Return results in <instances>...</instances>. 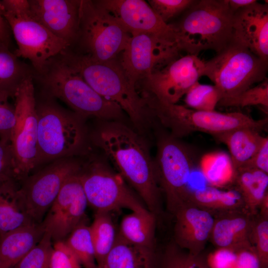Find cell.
Returning <instances> with one entry per match:
<instances>
[{"label":"cell","mask_w":268,"mask_h":268,"mask_svg":"<svg viewBox=\"0 0 268 268\" xmlns=\"http://www.w3.org/2000/svg\"><path fill=\"white\" fill-rule=\"evenodd\" d=\"M97 122L89 130L91 144L101 150L116 172L138 194L147 209L156 215L159 214L161 192L144 135L125 122Z\"/></svg>","instance_id":"6da1fadb"},{"label":"cell","mask_w":268,"mask_h":268,"mask_svg":"<svg viewBox=\"0 0 268 268\" xmlns=\"http://www.w3.org/2000/svg\"><path fill=\"white\" fill-rule=\"evenodd\" d=\"M65 61L100 95L119 105L133 127L144 135L154 124L144 98L129 80L118 59L99 62L68 49Z\"/></svg>","instance_id":"7a4b0ae2"},{"label":"cell","mask_w":268,"mask_h":268,"mask_svg":"<svg viewBox=\"0 0 268 268\" xmlns=\"http://www.w3.org/2000/svg\"><path fill=\"white\" fill-rule=\"evenodd\" d=\"M38 120L37 167L56 160L91 153L86 120L43 94L36 99Z\"/></svg>","instance_id":"3957f363"},{"label":"cell","mask_w":268,"mask_h":268,"mask_svg":"<svg viewBox=\"0 0 268 268\" xmlns=\"http://www.w3.org/2000/svg\"><path fill=\"white\" fill-rule=\"evenodd\" d=\"M33 79L40 84L43 94L64 102L83 118L98 121L125 122L120 106L98 94L63 58L61 54L50 59Z\"/></svg>","instance_id":"277c9868"},{"label":"cell","mask_w":268,"mask_h":268,"mask_svg":"<svg viewBox=\"0 0 268 268\" xmlns=\"http://www.w3.org/2000/svg\"><path fill=\"white\" fill-rule=\"evenodd\" d=\"M180 19L170 24L180 51L198 56L220 52L231 41L232 18L227 0H195Z\"/></svg>","instance_id":"5b68a950"},{"label":"cell","mask_w":268,"mask_h":268,"mask_svg":"<svg viewBox=\"0 0 268 268\" xmlns=\"http://www.w3.org/2000/svg\"><path fill=\"white\" fill-rule=\"evenodd\" d=\"M143 97L154 120L177 138L197 132L213 136L240 128H250L260 132L268 127V118L256 120L239 112L197 111L177 104L163 103L147 95Z\"/></svg>","instance_id":"8992f818"},{"label":"cell","mask_w":268,"mask_h":268,"mask_svg":"<svg viewBox=\"0 0 268 268\" xmlns=\"http://www.w3.org/2000/svg\"><path fill=\"white\" fill-rule=\"evenodd\" d=\"M131 34L98 0H80L78 31L74 52L99 62L117 59Z\"/></svg>","instance_id":"52a82bcc"},{"label":"cell","mask_w":268,"mask_h":268,"mask_svg":"<svg viewBox=\"0 0 268 268\" xmlns=\"http://www.w3.org/2000/svg\"><path fill=\"white\" fill-rule=\"evenodd\" d=\"M268 61L233 40L212 58L205 61L203 76L219 90L222 99L235 97L267 77Z\"/></svg>","instance_id":"ba28073f"},{"label":"cell","mask_w":268,"mask_h":268,"mask_svg":"<svg viewBox=\"0 0 268 268\" xmlns=\"http://www.w3.org/2000/svg\"><path fill=\"white\" fill-rule=\"evenodd\" d=\"M155 173L168 210L173 215L187 203L188 182L194 162V153L184 143L162 129H155Z\"/></svg>","instance_id":"9c48e42d"},{"label":"cell","mask_w":268,"mask_h":268,"mask_svg":"<svg viewBox=\"0 0 268 268\" xmlns=\"http://www.w3.org/2000/svg\"><path fill=\"white\" fill-rule=\"evenodd\" d=\"M83 160L78 175L88 205L95 212L147 209L105 160L91 154Z\"/></svg>","instance_id":"30bf717a"},{"label":"cell","mask_w":268,"mask_h":268,"mask_svg":"<svg viewBox=\"0 0 268 268\" xmlns=\"http://www.w3.org/2000/svg\"><path fill=\"white\" fill-rule=\"evenodd\" d=\"M33 76L24 80L14 94L15 122L10 146L19 183L37 168L38 120Z\"/></svg>","instance_id":"8fae6325"},{"label":"cell","mask_w":268,"mask_h":268,"mask_svg":"<svg viewBox=\"0 0 268 268\" xmlns=\"http://www.w3.org/2000/svg\"><path fill=\"white\" fill-rule=\"evenodd\" d=\"M83 160L78 157L52 161L19 183V193L31 220L41 223L67 180L78 172Z\"/></svg>","instance_id":"7c38bea8"},{"label":"cell","mask_w":268,"mask_h":268,"mask_svg":"<svg viewBox=\"0 0 268 268\" xmlns=\"http://www.w3.org/2000/svg\"><path fill=\"white\" fill-rule=\"evenodd\" d=\"M0 11L17 43L14 54L19 58L28 60L34 72L41 71L50 59L69 48L67 43L34 19L30 9L23 13L2 9Z\"/></svg>","instance_id":"4fadbf2b"},{"label":"cell","mask_w":268,"mask_h":268,"mask_svg":"<svg viewBox=\"0 0 268 268\" xmlns=\"http://www.w3.org/2000/svg\"><path fill=\"white\" fill-rule=\"evenodd\" d=\"M180 52L175 42L151 33H135L131 34L119 62L135 86L138 81L180 57Z\"/></svg>","instance_id":"5bb4252c"},{"label":"cell","mask_w":268,"mask_h":268,"mask_svg":"<svg viewBox=\"0 0 268 268\" xmlns=\"http://www.w3.org/2000/svg\"><path fill=\"white\" fill-rule=\"evenodd\" d=\"M204 66L205 61L198 56L180 57L143 80V94L163 103L177 104L203 76Z\"/></svg>","instance_id":"9a60e30c"},{"label":"cell","mask_w":268,"mask_h":268,"mask_svg":"<svg viewBox=\"0 0 268 268\" xmlns=\"http://www.w3.org/2000/svg\"><path fill=\"white\" fill-rule=\"evenodd\" d=\"M79 171L65 182L41 222L53 242L65 240L76 227L85 222L88 203Z\"/></svg>","instance_id":"2e32d148"},{"label":"cell","mask_w":268,"mask_h":268,"mask_svg":"<svg viewBox=\"0 0 268 268\" xmlns=\"http://www.w3.org/2000/svg\"><path fill=\"white\" fill-rule=\"evenodd\" d=\"M131 33L145 32L175 42L174 30L143 0H99Z\"/></svg>","instance_id":"e0dca14e"},{"label":"cell","mask_w":268,"mask_h":268,"mask_svg":"<svg viewBox=\"0 0 268 268\" xmlns=\"http://www.w3.org/2000/svg\"><path fill=\"white\" fill-rule=\"evenodd\" d=\"M30 15L71 48L78 34L80 0H28Z\"/></svg>","instance_id":"ac0fdd59"},{"label":"cell","mask_w":268,"mask_h":268,"mask_svg":"<svg viewBox=\"0 0 268 268\" xmlns=\"http://www.w3.org/2000/svg\"><path fill=\"white\" fill-rule=\"evenodd\" d=\"M232 40L268 61V4L258 1L234 12Z\"/></svg>","instance_id":"d6986e66"},{"label":"cell","mask_w":268,"mask_h":268,"mask_svg":"<svg viewBox=\"0 0 268 268\" xmlns=\"http://www.w3.org/2000/svg\"><path fill=\"white\" fill-rule=\"evenodd\" d=\"M174 216L175 244L192 255L201 254L209 240L214 216L189 203L181 207Z\"/></svg>","instance_id":"ffe728a7"},{"label":"cell","mask_w":268,"mask_h":268,"mask_svg":"<svg viewBox=\"0 0 268 268\" xmlns=\"http://www.w3.org/2000/svg\"><path fill=\"white\" fill-rule=\"evenodd\" d=\"M256 216L245 210L214 216L209 240L217 248H227L235 251L253 246L251 237Z\"/></svg>","instance_id":"44dd1931"},{"label":"cell","mask_w":268,"mask_h":268,"mask_svg":"<svg viewBox=\"0 0 268 268\" xmlns=\"http://www.w3.org/2000/svg\"><path fill=\"white\" fill-rule=\"evenodd\" d=\"M44 233L41 223L32 222L0 235V268H13Z\"/></svg>","instance_id":"7402d4cb"},{"label":"cell","mask_w":268,"mask_h":268,"mask_svg":"<svg viewBox=\"0 0 268 268\" xmlns=\"http://www.w3.org/2000/svg\"><path fill=\"white\" fill-rule=\"evenodd\" d=\"M187 203L205 210L213 216L232 211L246 210L242 198L235 188L223 190L209 186L190 190Z\"/></svg>","instance_id":"603a6c76"},{"label":"cell","mask_w":268,"mask_h":268,"mask_svg":"<svg viewBox=\"0 0 268 268\" xmlns=\"http://www.w3.org/2000/svg\"><path fill=\"white\" fill-rule=\"evenodd\" d=\"M233 184L242 198L246 210L257 215L260 203L268 192V174L243 165L235 170Z\"/></svg>","instance_id":"cb8c5ba5"},{"label":"cell","mask_w":268,"mask_h":268,"mask_svg":"<svg viewBox=\"0 0 268 268\" xmlns=\"http://www.w3.org/2000/svg\"><path fill=\"white\" fill-rule=\"evenodd\" d=\"M213 137L228 147L234 170L254 156L264 138L259 131L250 128H237Z\"/></svg>","instance_id":"d4e9b609"},{"label":"cell","mask_w":268,"mask_h":268,"mask_svg":"<svg viewBox=\"0 0 268 268\" xmlns=\"http://www.w3.org/2000/svg\"><path fill=\"white\" fill-rule=\"evenodd\" d=\"M19 189V183L15 179L0 185V235L33 222L26 211Z\"/></svg>","instance_id":"484cf974"},{"label":"cell","mask_w":268,"mask_h":268,"mask_svg":"<svg viewBox=\"0 0 268 268\" xmlns=\"http://www.w3.org/2000/svg\"><path fill=\"white\" fill-rule=\"evenodd\" d=\"M154 249L131 244L117 233L115 243L99 268H154Z\"/></svg>","instance_id":"4316f807"},{"label":"cell","mask_w":268,"mask_h":268,"mask_svg":"<svg viewBox=\"0 0 268 268\" xmlns=\"http://www.w3.org/2000/svg\"><path fill=\"white\" fill-rule=\"evenodd\" d=\"M156 215L147 209L125 215L118 235L124 240L139 246L154 249Z\"/></svg>","instance_id":"83f0119b"},{"label":"cell","mask_w":268,"mask_h":268,"mask_svg":"<svg viewBox=\"0 0 268 268\" xmlns=\"http://www.w3.org/2000/svg\"><path fill=\"white\" fill-rule=\"evenodd\" d=\"M33 72L32 67L21 62L9 46L0 42V91L13 98L20 84L33 76Z\"/></svg>","instance_id":"f1b7e54d"},{"label":"cell","mask_w":268,"mask_h":268,"mask_svg":"<svg viewBox=\"0 0 268 268\" xmlns=\"http://www.w3.org/2000/svg\"><path fill=\"white\" fill-rule=\"evenodd\" d=\"M90 229L99 268L113 248L117 235L110 213L95 212Z\"/></svg>","instance_id":"f546056e"},{"label":"cell","mask_w":268,"mask_h":268,"mask_svg":"<svg viewBox=\"0 0 268 268\" xmlns=\"http://www.w3.org/2000/svg\"><path fill=\"white\" fill-rule=\"evenodd\" d=\"M82 268H98L90 226L85 222L76 227L65 240Z\"/></svg>","instance_id":"4dcf8cb0"},{"label":"cell","mask_w":268,"mask_h":268,"mask_svg":"<svg viewBox=\"0 0 268 268\" xmlns=\"http://www.w3.org/2000/svg\"><path fill=\"white\" fill-rule=\"evenodd\" d=\"M184 97L186 106L201 111H215L222 98L219 90L215 85L201 84L199 81L191 87Z\"/></svg>","instance_id":"1f68e13d"},{"label":"cell","mask_w":268,"mask_h":268,"mask_svg":"<svg viewBox=\"0 0 268 268\" xmlns=\"http://www.w3.org/2000/svg\"><path fill=\"white\" fill-rule=\"evenodd\" d=\"M218 106L225 107L244 108L260 105L265 110L268 109V78L266 77L255 86L231 98L221 99Z\"/></svg>","instance_id":"d6a6232c"},{"label":"cell","mask_w":268,"mask_h":268,"mask_svg":"<svg viewBox=\"0 0 268 268\" xmlns=\"http://www.w3.org/2000/svg\"><path fill=\"white\" fill-rule=\"evenodd\" d=\"M53 242L45 232L38 244L24 256L13 268H49Z\"/></svg>","instance_id":"836d02e7"},{"label":"cell","mask_w":268,"mask_h":268,"mask_svg":"<svg viewBox=\"0 0 268 268\" xmlns=\"http://www.w3.org/2000/svg\"><path fill=\"white\" fill-rule=\"evenodd\" d=\"M163 265L167 268H209L201 254L192 255L175 244L166 250Z\"/></svg>","instance_id":"e575fe53"},{"label":"cell","mask_w":268,"mask_h":268,"mask_svg":"<svg viewBox=\"0 0 268 268\" xmlns=\"http://www.w3.org/2000/svg\"><path fill=\"white\" fill-rule=\"evenodd\" d=\"M251 242L260 263V268H268V219L257 215Z\"/></svg>","instance_id":"d590c367"},{"label":"cell","mask_w":268,"mask_h":268,"mask_svg":"<svg viewBox=\"0 0 268 268\" xmlns=\"http://www.w3.org/2000/svg\"><path fill=\"white\" fill-rule=\"evenodd\" d=\"M195 0H148V3L165 23L183 13Z\"/></svg>","instance_id":"8d00e7d4"},{"label":"cell","mask_w":268,"mask_h":268,"mask_svg":"<svg viewBox=\"0 0 268 268\" xmlns=\"http://www.w3.org/2000/svg\"><path fill=\"white\" fill-rule=\"evenodd\" d=\"M49 268H82L76 256L65 240L53 242Z\"/></svg>","instance_id":"74e56055"},{"label":"cell","mask_w":268,"mask_h":268,"mask_svg":"<svg viewBox=\"0 0 268 268\" xmlns=\"http://www.w3.org/2000/svg\"><path fill=\"white\" fill-rule=\"evenodd\" d=\"M10 98L8 93L0 91V140L8 144L15 122L14 106L9 103Z\"/></svg>","instance_id":"f35d334b"},{"label":"cell","mask_w":268,"mask_h":268,"mask_svg":"<svg viewBox=\"0 0 268 268\" xmlns=\"http://www.w3.org/2000/svg\"><path fill=\"white\" fill-rule=\"evenodd\" d=\"M11 179H15L14 162L10 144L0 140V185Z\"/></svg>","instance_id":"ab89813d"},{"label":"cell","mask_w":268,"mask_h":268,"mask_svg":"<svg viewBox=\"0 0 268 268\" xmlns=\"http://www.w3.org/2000/svg\"><path fill=\"white\" fill-rule=\"evenodd\" d=\"M206 259L209 268H234L236 251L227 248H217Z\"/></svg>","instance_id":"60d3db41"},{"label":"cell","mask_w":268,"mask_h":268,"mask_svg":"<svg viewBox=\"0 0 268 268\" xmlns=\"http://www.w3.org/2000/svg\"><path fill=\"white\" fill-rule=\"evenodd\" d=\"M236 252L234 268H260V263L253 246Z\"/></svg>","instance_id":"b9f144b4"},{"label":"cell","mask_w":268,"mask_h":268,"mask_svg":"<svg viewBox=\"0 0 268 268\" xmlns=\"http://www.w3.org/2000/svg\"><path fill=\"white\" fill-rule=\"evenodd\" d=\"M243 165L254 167L268 174V137H264L258 150L249 161Z\"/></svg>","instance_id":"7bdbcfd3"},{"label":"cell","mask_w":268,"mask_h":268,"mask_svg":"<svg viewBox=\"0 0 268 268\" xmlns=\"http://www.w3.org/2000/svg\"><path fill=\"white\" fill-rule=\"evenodd\" d=\"M11 33L10 27L2 15L0 9V42L9 46Z\"/></svg>","instance_id":"ee69618b"},{"label":"cell","mask_w":268,"mask_h":268,"mask_svg":"<svg viewBox=\"0 0 268 268\" xmlns=\"http://www.w3.org/2000/svg\"><path fill=\"white\" fill-rule=\"evenodd\" d=\"M228 6L233 13L239 9L255 3L256 0H227Z\"/></svg>","instance_id":"f6af8a7d"},{"label":"cell","mask_w":268,"mask_h":268,"mask_svg":"<svg viewBox=\"0 0 268 268\" xmlns=\"http://www.w3.org/2000/svg\"><path fill=\"white\" fill-rule=\"evenodd\" d=\"M258 215L263 218L268 219V192L265 195L260 203Z\"/></svg>","instance_id":"bcb514c9"},{"label":"cell","mask_w":268,"mask_h":268,"mask_svg":"<svg viewBox=\"0 0 268 268\" xmlns=\"http://www.w3.org/2000/svg\"><path fill=\"white\" fill-rule=\"evenodd\" d=\"M163 268H167L166 267H165L164 265H163Z\"/></svg>","instance_id":"7dc6e473"}]
</instances>
